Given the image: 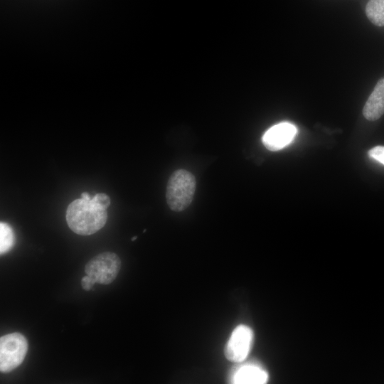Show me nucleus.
Here are the masks:
<instances>
[{"instance_id": "13", "label": "nucleus", "mask_w": 384, "mask_h": 384, "mask_svg": "<svg viewBox=\"0 0 384 384\" xmlns=\"http://www.w3.org/2000/svg\"><path fill=\"white\" fill-rule=\"evenodd\" d=\"M95 282L87 274L84 276L81 279L82 287L85 291L90 290L92 288V287L95 285Z\"/></svg>"}, {"instance_id": "7", "label": "nucleus", "mask_w": 384, "mask_h": 384, "mask_svg": "<svg viewBox=\"0 0 384 384\" xmlns=\"http://www.w3.org/2000/svg\"><path fill=\"white\" fill-rule=\"evenodd\" d=\"M267 380V373L255 364H244L236 368L230 379L232 383L237 384H262Z\"/></svg>"}, {"instance_id": "9", "label": "nucleus", "mask_w": 384, "mask_h": 384, "mask_svg": "<svg viewBox=\"0 0 384 384\" xmlns=\"http://www.w3.org/2000/svg\"><path fill=\"white\" fill-rule=\"evenodd\" d=\"M366 14L374 25L384 26V0H369L366 6Z\"/></svg>"}, {"instance_id": "6", "label": "nucleus", "mask_w": 384, "mask_h": 384, "mask_svg": "<svg viewBox=\"0 0 384 384\" xmlns=\"http://www.w3.org/2000/svg\"><path fill=\"white\" fill-rule=\"evenodd\" d=\"M297 131V127L294 124L281 122L270 127L264 134L262 141L268 150L278 151L292 142Z\"/></svg>"}, {"instance_id": "4", "label": "nucleus", "mask_w": 384, "mask_h": 384, "mask_svg": "<svg viewBox=\"0 0 384 384\" xmlns=\"http://www.w3.org/2000/svg\"><path fill=\"white\" fill-rule=\"evenodd\" d=\"M120 268L121 260L117 255L103 252L87 262L85 272L95 283L106 285L116 279Z\"/></svg>"}, {"instance_id": "5", "label": "nucleus", "mask_w": 384, "mask_h": 384, "mask_svg": "<svg viewBox=\"0 0 384 384\" xmlns=\"http://www.w3.org/2000/svg\"><path fill=\"white\" fill-rule=\"evenodd\" d=\"M253 341L252 329L245 325L238 326L232 332L225 347V356L234 363L243 361L249 354Z\"/></svg>"}, {"instance_id": "15", "label": "nucleus", "mask_w": 384, "mask_h": 384, "mask_svg": "<svg viewBox=\"0 0 384 384\" xmlns=\"http://www.w3.org/2000/svg\"><path fill=\"white\" fill-rule=\"evenodd\" d=\"M137 236H134V237H132V238L131 239L132 241H134L137 239Z\"/></svg>"}, {"instance_id": "10", "label": "nucleus", "mask_w": 384, "mask_h": 384, "mask_svg": "<svg viewBox=\"0 0 384 384\" xmlns=\"http://www.w3.org/2000/svg\"><path fill=\"white\" fill-rule=\"evenodd\" d=\"M15 242L14 233L12 228L6 223H0V253L8 252Z\"/></svg>"}, {"instance_id": "11", "label": "nucleus", "mask_w": 384, "mask_h": 384, "mask_svg": "<svg viewBox=\"0 0 384 384\" xmlns=\"http://www.w3.org/2000/svg\"><path fill=\"white\" fill-rule=\"evenodd\" d=\"M91 201L95 206L104 210H107L111 203L110 197L103 193L95 194Z\"/></svg>"}, {"instance_id": "8", "label": "nucleus", "mask_w": 384, "mask_h": 384, "mask_svg": "<svg viewBox=\"0 0 384 384\" xmlns=\"http://www.w3.org/2000/svg\"><path fill=\"white\" fill-rule=\"evenodd\" d=\"M383 114L384 77L378 81L363 109L364 117L369 121H375Z\"/></svg>"}, {"instance_id": "12", "label": "nucleus", "mask_w": 384, "mask_h": 384, "mask_svg": "<svg viewBox=\"0 0 384 384\" xmlns=\"http://www.w3.org/2000/svg\"><path fill=\"white\" fill-rule=\"evenodd\" d=\"M368 155L384 165V146H376L368 151Z\"/></svg>"}, {"instance_id": "1", "label": "nucleus", "mask_w": 384, "mask_h": 384, "mask_svg": "<svg viewBox=\"0 0 384 384\" xmlns=\"http://www.w3.org/2000/svg\"><path fill=\"white\" fill-rule=\"evenodd\" d=\"M65 219L73 232L80 235H90L105 226L107 212L95 206L91 200L80 198L68 205Z\"/></svg>"}, {"instance_id": "2", "label": "nucleus", "mask_w": 384, "mask_h": 384, "mask_svg": "<svg viewBox=\"0 0 384 384\" xmlns=\"http://www.w3.org/2000/svg\"><path fill=\"white\" fill-rule=\"evenodd\" d=\"M196 188L195 176L188 171L178 169L172 173L166 186V199L175 212L186 209L191 203Z\"/></svg>"}, {"instance_id": "3", "label": "nucleus", "mask_w": 384, "mask_h": 384, "mask_svg": "<svg viewBox=\"0 0 384 384\" xmlns=\"http://www.w3.org/2000/svg\"><path fill=\"white\" fill-rule=\"evenodd\" d=\"M28 351V341L21 333L14 332L0 338V370L7 373L23 361Z\"/></svg>"}, {"instance_id": "14", "label": "nucleus", "mask_w": 384, "mask_h": 384, "mask_svg": "<svg viewBox=\"0 0 384 384\" xmlns=\"http://www.w3.org/2000/svg\"><path fill=\"white\" fill-rule=\"evenodd\" d=\"M81 198L82 199H85V200H87V201H90L91 200V197L89 195L88 193L87 192H83L82 194H81Z\"/></svg>"}]
</instances>
